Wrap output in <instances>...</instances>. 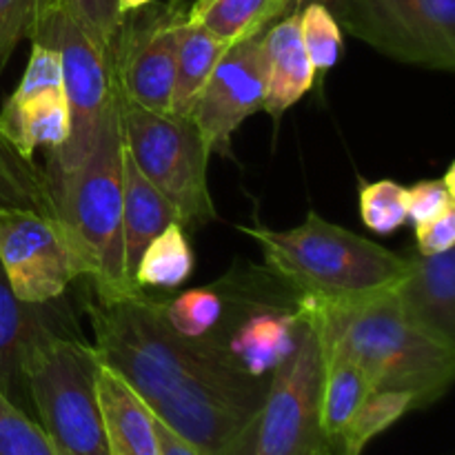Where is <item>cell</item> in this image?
<instances>
[{
    "label": "cell",
    "mask_w": 455,
    "mask_h": 455,
    "mask_svg": "<svg viewBox=\"0 0 455 455\" xmlns=\"http://www.w3.org/2000/svg\"><path fill=\"white\" fill-rule=\"evenodd\" d=\"M180 18L182 13L172 12L132 25L123 22L111 52L116 89L123 100L151 111H172Z\"/></svg>",
    "instance_id": "cell-12"
},
{
    "label": "cell",
    "mask_w": 455,
    "mask_h": 455,
    "mask_svg": "<svg viewBox=\"0 0 455 455\" xmlns=\"http://www.w3.org/2000/svg\"><path fill=\"white\" fill-rule=\"evenodd\" d=\"M120 98V93H118ZM124 147L142 176L176 207L180 225L204 227L218 218L209 191V147L187 116L151 111L120 98Z\"/></svg>",
    "instance_id": "cell-6"
},
{
    "label": "cell",
    "mask_w": 455,
    "mask_h": 455,
    "mask_svg": "<svg viewBox=\"0 0 455 455\" xmlns=\"http://www.w3.org/2000/svg\"><path fill=\"white\" fill-rule=\"evenodd\" d=\"M298 16L302 44L315 74H327L338 65L342 53V29L336 16L323 4H307Z\"/></svg>",
    "instance_id": "cell-28"
},
{
    "label": "cell",
    "mask_w": 455,
    "mask_h": 455,
    "mask_svg": "<svg viewBox=\"0 0 455 455\" xmlns=\"http://www.w3.org/2000/svg\"><path fill=\"white\" fill-rule=\"evenodd\" d=\"M96 395L109 455H158L154 411L100 358L96 367Z\"/></svg>",
    "instance_id": "cell-17"
},
{
    "label": "cell",
    "mask_w": 455,
    "mask_h": 455,
    "mask_svg": "<svg viewBox=\"0 0 455 455\" xmlns=\"http://www.w3.org/2000/svg\"><path fill=\"white\" fill-rule=\"evenodd\" d=\"M409 411H416V400L407 391H371L342 435V455H360L376 435L394 427Z\"/></svg>",
    "instance_id": "cell-25"
},
{
    "label": "cell",
    "mask_w": 455,
    "mask_h": 455,
    "mask_svg": "<svg viewBox=\"0 0 455 455\" xmlns=\"http://www.w3.org/2000/svg\"><path fill=\"white\" fill-rule=\"evenodd\" d=\"M0 455H56L43 427L0 391Z\"/></svg>",
    "instance_id": "cell-29"
},
{
    "label": "cell",
    "mask_w": 455,
    "mask_h": 455,
    "mask_svg": "<svg viewBox=\"0 0 455 455\" xmlns=\"http://www.w3.org/2000/svg\"><path fill=\"white\" fill-rule=\"evenodd\" d=\"M293 307L298 318L315 329L323 351L354 360L373 391H407L422 409L438 403L453 385L455 347L418 329L395 293L340 305L296 298Z\"/></svg>",
    "instance_id": "cell-2"
},
{
    "label": "cell",
    "mask_w": 455,
    "mask_h": 455,
    "mask_svg": "<svg viewBox=\"0 0 455 455\" xmlns=\"http://www.w3.org/2000/svg\"><path fill=\"white\" fill-rule=\"evenodd\" d=\"M287 9L289 0H196L185 18L235 44L265 34Z\"/></svg>",
    "instance_id": "cell-22"
},
{
    "label": "cell",
    "mask_w": 455,
    "mask_h": 455,
    "mask_svg": "<svg viewBox=\"0 0 455 455\" xmlns=\"http://www.w3.org/2000/svg\"><path fill=\"white\" fill-rule=\"evenodd\" d=\"M323 345L300 320L296 347L269 376L249 455H333L320 431Z\"/></svg>",
    "instance_id": "cell-8"
},
{
    "label": "cell",
    "mask_w": 455,
    "mask_h": 455,
    "mask_svg": "<svg viewBox=\"0 0 455 455\" xmlns=\"http://www.w3.org/2000/svg\"><path fill=\"white\" fill-rule=\"evenodd\" d=\"M323 360L320 431L331 453L342 455V435L373 389L363 369L347 355L323 351Z\"/></svg>",
    "instance_id": "cell-20"
},
{
    "label": "cell",
    "mask_w": 455,
    "mask_h": 455,
    "mask_svg": "<svg viewBox=\"0 0 455 455\" xmlns=\"http://www.w3.org/2000/svg\"><path fill=\"white\" fill-rule=\"evenodd\" d=\"M360 220L373 234L389 235L409 220L407 187L395 180H376L360 187Z\"/></svg>",
    "instance_id": "cell-27"
},
{
    "label": "cell",
    "mask_w": 455,
    "mask_h": 455,
    "mask_svg": "<svg viewBox=\"0 0 455 455\" xmlns=\"http://www.w3.org/2000/svg\"><path fill=\"white\" fill-rule=\"evenodd\" d=\"M455 244V207L440 213L429 222L416 225V251L420 256H435L453 249Z\"/></svg>",
    "instance_id": "cell-34"
},
{
    "label": "cell",
    "mask_w": 455,
    "mask_h": 455,
    "mask_svg": "<svg viewBox=\"0 0 455 455\" xmlns=\"http://www.w3.org/2000/svg\"><path fill=\"white\" fill-rule=\"evenodd\" d=\"M38 93H65L62 83V60L58 49L43 43H31L29 62L18 83L13 98H29Z\"/></svg>",
    "instance_id": "cell-31"
},
{
    "label": "cell",
    "mask_w": 455,
    "mask_h": 455,
    "mask_svg": "<svg viewBox=\"0 0 455 455\" xmlns=\"http://www.w3.org/2000/svg\"><path fill=\"white\" fill-rule=\"evenodd\" d=\"M231 44L213 36L203 25L187 20L182 13L178 22V47H176V76H173L172 114L189 116L200 89L212 76Z\"/></svg>",
    "instance_id": "cell-21"
},
{
    "label": "cell",
    "mask_w": 455,
    "mask_h": 455,
    "mask_svg": "<svg viewBox=\"0 0 455 455\" xmlns=\"http://www.w3.org/2000/svg\"><path fill=\"white\" fill-rule=\"evenodd\" d=\"M163 318L185 338L209 336L222 320L225 300L212 287L189 289L173 300H160Z\"/></svg>",
    "instance_id": "cell-26"
},
{
    "label": "cell",
    "mask_w": 455,
    "mask_h": 455,
    "mask_svg": "<svg viewBox=\"0 0 455 455\" xmlns=\"http://www.w3.org/2000/svg\"><path fill=\"white\" fill-rule=\"evenodd\" d=\"M0 269L20 300L52 302L84 278L58 218L31 209H0Z\"/></svg>",
    "instance_id": "cell-10"
},
{
    "label": "cell",
    "mask_w": 455,
    "mask_h": 455,
    "mask_svg": "<svg viewBox=\"0 0 455 455\" xmlns=\"http://www.w3.org/2000/svg\"><path fill=\"white\" fill-rule=\"evenodd\" d=\"M60 7L98 40L102 49L114 52L116 38L123 27L124 18L118 12V0H58Z\"/></svg>",
    "instance_id": "cell-30"
},
{
    "label": "cell",
    "mask_w": 455,
    "mask_h": 455,
    "mask_svg": "<svg viewBox=\"0 0 455 455\" xmlns=\"http://www.w3.org/2000/svg\"><path fill=\"white\" fill-rule=\"evenodd\" d=\"M69 107L65 93L9 96L0 109V132L25 158L47 147L58 151L69 138Z\"/></svg>",
    "instance_id": "cell-19"
},
{
    "label": "cell",
    "mask_w": 455,
    "mask_h": 455,
    "mask_svg": "<svg viewBox=\"0 0 455 455\" xmlns=\"http://www.w3.org/2000/svg\"><path fill=\"white\" fill-rule=\"evenodd\" d=\"M265 53V105L271 118L280 120L315 83V69L305 52L300 34V16L289 13L278 18L262 34Z\"/></svg>",
    "instance_id": "cell-16"
},
{
    "label": "cell",
    "mask_w": 455,
    "mask_h": 455,
    "mask_svg": "<svg viewBox=\"0 0 455 455\" xmlns=\"http://www.w3.org/2000/svg\"><path fill=\"white\" fill-rule=\"evenodd\" d=\"M98 358L118 371L160 422L207 455H249L269 378L235 367L213 333L185 338L160 300L138 291L87 302Z\"/></svg>",
    "instance_id": "cell-1"
},
{
    "label": "cell",
    "mask_w": 455,
    "mask_h": 455,
    "mask_svg": "<svg viewBox=\"0 0 455 455\" xmlns=\"http://www.w3.org/2000/svg\"><path fill=\"white\" fill-rule=\"evenodd\" d=\"M333 16L340 29L394 60L453 71L455 0H342Z\"/></svg>",
    "instance_id": "cell-9"
},
{
    "label": "cell",
    "mask_w": 455,
    "mask_h": 455,
    "mask_svg": "<svg viewBox=\"0 0 455 455\" xmlns=\"http://www.w3.org/2000/svg\"><path fill=\"white\" fill-rule=\"evenodd\" d=\"M407 256V274L395 300L409 320L443 345L455 347V251Z\"/></svg>",
    "instance_id": "cell-14"
},
{
    "label": "cell",
    "mask_w": 455,
    "mask_h": 455,
    "mask_svg": "<svg viewBox=\"0 0 455 455\" xmlns=\"http://www.w3.org/2000/svg\"><path fill=\"white\" fill-rule=\"evenodd\" d=\"M96 349L80 333L49 338L27 363V395L56 455H109L96 395Z\"/></svg>",
    "instance_id": "cell-5"
},
{
    "label": "cell",
    "mask_w": 455,
    "mask_h": 455,
    "mask_svg": "<svg viewBox=\"0 0 455 455\" xmlns=\"http://www.w3.org/2000/svg\"><path fill=\"white\" fill-rule=\"evenodd\" d=\"M455 164H449L447 172L438 180H422L413 187H407L409 220L413 225H422L447 209L455 207Z\"/></svg>",
    "instance_id": "cell-32"
},
{
    "label": "cell",
    "mask_w": 455,
    "mask_h": 455,
    "mask_svg": "<svg viewBox=\"0 0 455 455\" xmlns=\"http://www.w3.org/2000/svg\"><path fill=\"white\" fill-rule=\"evenodd\" d=\"M298 329L296 307L258 302L244 311L229 340H218L240 371L251 378H269L296 347Z\"/></svg>",
    "instance_id": "cell-15"
},
{
    "label": "cell",
    "mask_w": 455,
    "mask_h": 455,
    "mask_svg": "<svg viewBox=\"0 0 455 455\" xmlns=\"http://www.w3.org/2000/svg\"><path fill=\"white\" fill-rule=\"evenodd\" d=\"M172 222H180L176 207L142 176L132 154H123V253L124 274L133 283L147 244ZM136 284V283H133ZM138 287V284H136Z\"/></svg>",
    "instance_id": "cell-18"
},
{
    "label": "cell",
    "mask_w": 455,
    "mask_h": 455,
    "mask_svg": "<svg viewBox=\"0 0 455 455\" xmlns=\"http://www.w3.org/2000/svg\"><path fill=\"white\" fill-rule=\"evenodd\" d=\"M0 209H31L58 218L47 169L25 158L0 132Z\"/></svg>",
    "instance_id": "cell-23"
},
{
    "label": "cell",
    "mask_w": 455,
    "mask_h": 455,
    "mask_svg": "<svg viewBox=\"0 0 455 455\" xmlns=\"http://www.w3.org/2000/svg\"><path fill=\"white\" fill-rule=\"evenodd\" d=\"M262 249L271 274L296 298L355 302L394 293L407 274V256L391 251L315 212L291 229L240 227Z\"/></svg>",
    "instance_id": "cell-3"
},
{
    "label": "cell",
    "mask_w": 455,
    "mask_h": 455,
    "mask_svg": "<svg viewBox=\"0 0 455 455\" xmlns=\"http://www.w3.org/2000/svg\"><path fill=\"white\" fill-rule=\"evenodd\" d=\"M156 435H158V455H207L200 451L196 444L178 435L176 431L169 429L164 422L156 418Z\"/></svg>",
    "instance_id": "cell-35"
},
{
    "label": "cell",
    "mask_w": 455,
    "mask_h": 455,
    "mask_svg": "<svg viewBox=\"0 0 455 455\" xmlns=\"http://www.w3.org/2000/svg\"><path fill=\"white\" fill-rule=\"evenodd\" d=\"M31 43L58 49L62 60V83L69 107V138L49 160V182L78 167L96 142L100 124L116 98L111 53L87 34L58 0H38Z\"/></svg>",
    "instance_id": "cell-7"
},
{
    "label": "cell",
    "mask_w": 455,
    "mask_h": 455,
    "mask_svg": "<svg viewBox=\"0 0 455 455\" xmlns=\"http://www.w3.org/2000/svg\"><path fill=\"white\" fill-rule=\"evenodd\" d=\"M65 333H78V327L62 298L40 305L20 300L0 269V391L12 403L27 395L25 367L34 351Z\"/></svg>",
    "instance_id": "cell-13"
},
{
    "label": "cell",
    "mask_w": 455,
    "mask_h": 455,
    "mask_svg": "<svg viewBox=\"0 0 455 455\" xmlns=\"http://www.w3.org/2000/svg\"><path fill=\"white\" fill-rule=\"evenodd\" d=\"M194 274V251L187 240L185 227L172 222L145 247L138 260L133 283L140 289L180 287Z\"/></svg>",
    "instance_id": "cell-24"
},
{
    "label": "cell",
    "mask_w": 455,
    "mask_h": 455,
    "mask_svg": "<svg viewBox=\"0 0 455 455\" xmlns=\"http://www.w3.org/2000/svg\"><path fill=\"white\" fill-rule=\"evenodd\" d=\"M123 154V118L116 89L87 158L53 182L58 220L65 227L98 300H120L145 291L124 274Z\"/></svg>",
    "instance_id": "cell-4"
},
{
    "label": "cell",
    "mask_w": 455,
    "mask_h": 455,
    "mask_svg": "<svg viewBox=\"0 0 455 455\" xmlns=\"http://www.w3.org/2000/svg\"><path fill=\"white\" fill-rule=\"evenodd\" d=\"M265 105L262 36L231 44L213 67L187 118L198 127L209 151L231 156L240 124Z\"/></svg>",
    "instance_id": "cell-11"
},
{
    "label": "cell",
    "mask_w": 455,
    "mask_h": 455,
    "mask_svg": "<svg viewBox=\"0 0 455 455\" xmlns=\"http://www.w3.org/2000/svg\"><path fill=\"white\" fill-rule=\"evenodd\" d=\"M342 0H289V9H287V16L289 13H298L300 9H305L307 4H323V7H327L329 12L336 13L338 7H340Z\"/></svg>",
    "instance_id": "cell-36"
},
{
    "label": "cell",
    "mask_w": 455,
    "mask_h": 455,
    "mask_svg": "<svg viewBox=\"0 0 455 455\" xmlns=\"http://www.w3.org/2000/svg\"><path fill=\"white\" fill-rule=\"evenodd\" d=\"M156 0H118V12H120V16L123 18H127V16H132L133 12H142V9H147L149 7V4H154Z\"/></svg>",
    "instance_id": "cell-37"
},
{
    "label": "cell",
    "mask_w": 455,
    "mask_h": 455,
    "mask_svg": "<svg viewBox=\"0 0 455 455\" xmlns=\"http://www.w3.org/2000/svg\"><path fill=\"white\" fill-rule=\"evenodd\" d=\"M38 0H0V71L22 40L31 38Z\"/></svg>",
    "instance_id": "cell-33"
}]
</instances>
